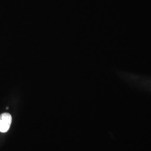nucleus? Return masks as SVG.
<instances>
[{"label":"nucleus","mask_w":151,"mask_h":151,"mask_svg":"<svg viewBox=\"0 0 151 151\" xmlns=\"http://www.w3.org/2000/svg\"><path fill=\"white\" fill-rule=\"evenodd\" d=\"M12 123V116L7 113L0 115V132L6 133L10 128Z\"/></svg>","instance_id":"nucleus-1"}]
</instances>
